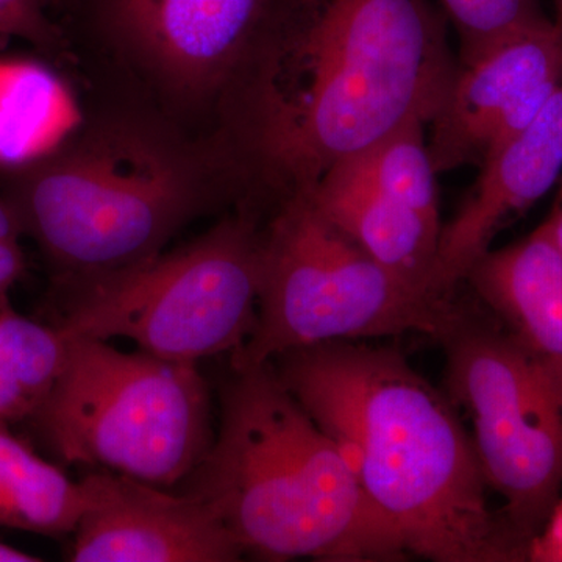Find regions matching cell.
<instances>
[{
    "mask_svg": "<svg viewBox=\"0 0 562 562\" xmlns=\"http://www.w3.org/2000/svg\"><path fill=\"white\" fill-rule=\"evenodd\" d=\"M243 65L247 147L279 205L403 125L430 124L460 69L428 0H280Z\"/></svg>",
    "mask_w": 562,
    "mask_h": 562,
    "instance_id": "obj_1",
    "label": "cell"
},
{
    "mask_svg": "<svg viewBox=\"0 0 562 562\" xmlns=\"http://www.w3.org/2000/svg\"><path fill=\"white\" fill-rule=\"evenodd\" d=\"M280 382L338 443L369 505L406 557L522 561L487 503L457 406L397 350L336 341L271 361Z\"/></svg>",
    "mask_w": 562,
    "mask_h": 562,
    "instance_id": "obj_2",
    "label": "cell"
},
{
    "mask_svg": "<svg viewBox=\"0 0 562 562\" xmlns=\"http://www.w3.org/2000/svg\"><path fill=\"white\" fill-rule=\"evenodd\" d=\"M184 492L210 503L262 561H402L406 554L339 449L271 362L233 369L220 430Z\"/></svg>",
    "mask_w": 562,
    "mask_h": 562,
    "instance_id": "obj_3",
    "label": "cell"
},
{
    "mask_svg": "<svg viewBox=\"0 0 562 562\" xmlns=\"http://www.w3.org/2000/svg\"><path fill=\"white\" fill-rule=\"evenodd\" d=\"M458 292V291H457ZM401 279L322 216L306 195L277 206L262 231L257 321L232 369L336 341L422 333L438 341L462 301Z\"/></svg>",
    "mask_w": 562,
    "mask_h": 562,
    "instance_id": "obj_4",
    "label": "cell"
},
{
    "mask_svg": "<svg viewBox=\"0 0 562 562\" xmlns=\"http://www.w3.org/2000/svg\"><path fill=\"white\" fill-rule=\"evenodd\" d=\"M66 338L61 375L31 417L52 452L151 486L187 480L214 441L198 364Z\"/></svg>",
    "mask_w": 562,
    "mask_h": 562,
    "instance_id": "obj_5",
    "label": "cell"
},
{
    "mask_svg": "<svg viewBox=\"0 0 562 562\" xmlns=\"http://www.w3.org/2000/svg\"><path fill=\"white\" fill-rule=\"evenodd\" d=\"M261 244L250 214L224 221L172 254L74 280L55 325L70 336L131 339L169 361L233 353L257 321Z\"/></svg>",
    "mask_w": 562,
    "mask_h": 562,
    "instance_id": "obj_6",
    "label": "cell"
},
{
    "mask_svg": "<svg viewBox=\"0 0 562 562\" xmlns=\"http://www.w3.org/2000/svg\"><path fill=\"white\" fill-rule=\"evenodd\" d=\"M13 172L5 199L22 233L72 280L149 260L195 206L173 161L131 138L63 146Z\"/></svg>",
    "mask_w": 562,
    "mask_h": 562,
    "instance_id": "obj_7",
    "label": "cell"
},
{
    "mask_svg": "<svg viewBox=\"0 0 562 562\" xmlns=\"http://www.w3.org/2000/svg\"><path fill=\"white\" fill-rule=\"evenodd\" d=\"M446 394L472 420L487 490L522 561L562 487V380L532 360L490 313L462 302L441 338Z\"/></svg>",
    "mask_w": 562,
    "mask_h": 562,
    "instance_id": "obj_8",
    "label": "cell"
},
{
    "mask_svg": "<svg viewBox=\"0 0 562 562\" xmlns=\"http://www.w3.org/2000/svg\"><path fill=\"white\" fill-rule=\"evenodd\" d=\"M562 85V35L553 21L517 33L460 66L430 124L436 172L476 166L530 125Z\"/></svg>",
    "mask_w": 562,
    "mask_h": 562,
    "instance_id": "obj_9",
    "label": "cell"
},
{
    "mask_svg": "<svg viewBox=\"0 0 562 562\" xmlns=\"http://www.w3.org/2000/svg\"><path fill=\"white\" fill-rule=\"evenodd\" d=\"M90 503L74 530V562H233L243 547L198 495L111 472L85 476Z\"/></svg>",
    "mask_w": 562,
    "mask_h": 562,
    "instance_id": "obj_10",
    "label": "cell"
},
{
    "mask_svg": "<svg viewBox=\"0 0 562 562\" xmlns=\"http://www.w3.org/2000/svg\"><path fill=\"white\" fill-rule=\"evenodd\" d=\"M280 0H103L105 20L179 87L199 90L238 69Z\"/></svg>",
    "mask_w": 562,
    "mask_h": 562,
    "instance_id": "obj_11",
    "label": "cell"
},
{
    "mask_svg": "<svg viewBox=\"0 0 562 562\" xmlns=\"http://www.w3.org/2000/svg\"><path fill=\"white\" fill-rule=\"evenodd\" d=\"M562 173V85L530 125L492 154L439 238L436 283L454 292L503 222L543 198Z\"/></svg>",
    "mask_w": 562,
    "mask_h": 562,
    "instance_id": "obj_12",
    "label": "cell"
},
{
    "mask_svg": "<svg viewBox=\"0 0 562 562\" xmlns=\"http://www.w3.org/2000/svg\"><path fill=\"white\" fill-rule=\"evenodd\" d=\"M464 283L532 360L562 380V254L542 225L486 251Z\"/></svg>",
    "mask_w": 562,
    "mask_h": 562,
    "instance_id": "obj_13",
    "label": "cell"
},
{
    "mask_svg": "<svg viewBox=\"0 0 562 562\" xmlns=\"http://www.w3.org/2000/svg\"><path fill=\"white\" fill-rule=\"evenodd\" d=\"M303 195L387 271L419 286L449 292L436 283L441 221L430 220L341 168H333Z\"/></svg>",
    "mask_w": 562,
    "mask_h": 562,
    "instance_id": "obj_14",
    "label": "cell"
},
{
    "mask_svg": "<svg viewBox=\"0 0 562 562\" xmlns=\"http://www.w3.org/2000/svg\"><path fill=\"white\" fill-rule=\"evenodd\" d=\"M79 124V105L54 70L0 58V169L16 171L49 157Z\"/></svg>",
    "mask_w": 562,
    "mask_h": 562,
    "instance_id": "obj_15",
    "label": "cell"
},
{
    "mask_svg": "<svg viewBox=\"0 0 562 562\" xmlns=\"http://www.w3.org/2000/svg\"><path fill=\"white\" fill-rule=\"evenodd\" d=\"M88 503L83 479L72 482L0 425V527L63 538L76 530Z\"/></svg>",
    "mask_w": 562,
    "mask_h": 562,
    "instance_id": "obj_16",
    "label": "cell"
},
{
    "mask_svg": "<svg viewBox=\"0 0 562 562\" xmlns=\"http://www.w3.org/2000/svg\"><path fill=\"white\" fill-rule=\"evenodd\" d=\"M425 127V122H409L335 168H341L430 220L441 221L436 187L438 172L432 166Z\"/></svg>",
    "mask_w": 562,
    "mask_h": 562,
    "instance_id": "obj_17",
    "label": "cell"
},
{
    "mask_svg": "<svg viewBox=\"0 0 562 562\" xmlns=\"http://www.w3.org/2000/svg\"><path fill=\"white\" fill-rule=\"evenodd\" d=\"M68 358V338L0 302V362L20 382L36 409L47 397Z\"/></svg>",
    "mask_w": 562,
    "mask_h": 562,
    "instance_id": "obj_18",
    "label": "cell"
},
{
    "mask_svg": "<svg viewBox=\"0 0 562 562\" xmlns=\"http://www.w3.org/2000/svg\"><path fill=\"white\" fill-rule=\"evenodd\" d=\"M460 40V66L472 65L517 33L549 24L539 0H441Z\"/></svg>",
    "mask_w": 562,
    "mask_h": 562,
    "instance_id": "obj_19",
    "label": "cell"
},
{
    "mask_svg": "<svg viewBox=\"0 0 562 562\" xmlns=\"http://www.w3.org/2000/svg\"><path fill=\"white\" fill-rule=\"evenodd\" d=\"M44 7V0H0V21L7 36H18L40 49H54L60 36Z\"/></svg>",
    "mask_w": 562,
    "mask_h": 562,
    "instance_id": "obj_20",
    "label": "cell"
},
{
    "mask_svg": "<svg viewBox=\"0 0 562 562\" xmlns=\"http://www.w3.org/2000/svg\"><path fill=\"white\" fill-rule=\"evenodd\" d=\"M35 412V402L0 362V420L9 425L11 422L31 419Z\"/></svg>",
    "mask_w": 562,
    "mask_h": 562,
    "instance_id": "obj_21",
    "label": "cell"
},
{
    "mask_svg": "<svg viewBox=\"0 0 562 562\" xmlns=\"http://www.w3.org/2000/svg\"><path fill=\"white\" fill-rule=\"evenodd\" d=\"M527 561L562 562V497L528 547Z\"/></svg>",
    "mask_w": 562,
    "mask_h": 562,
    "instance_id": "obj_22",
    "label": "cell"
},
{
    "mask_svg": "<svg viewBox=\"0 0 562 562\" xmlns=\"http://www.w3.org/2000/svg\"><path fill=\"white\" fill-rule=\"evenodd\" d=\"M24 271V255L20 243L0 241V302L9 301L7 295Z\"/></svg>",
    "mask_w": 562,
    "mask_h": 562,
    "instance_id": "obj_23",
    "label": "cell"
},
{
    "mask_svg": "<svg viewBox=\"0 0 562 562\" xmlns=\"http://www.w3.org/2000/svg\"><path fill=\"white\" fill-rule=\"evenodd\" d=\"M543 231L550 236L554 246L560 249L562 254V192L560 202H558L557 209H554L552 216L549 217L542 224Z\"/></svg>",
    "mask_w": 562,
    "mask_h": 562,
    "instance_id": "obj_24",
    "label": "cell"
},
{
    "mask_svg": "<svg viewBox=\"0 0 562 562\" xmlns=\"http://www.w3.org/2000/svg\"><path fill=\"white\" fill-rule=\"evenodd\" d=\"M41 558L35 554L22 552L20 549L0 541V562H38Z\"/></svg>",
    "mask_w": 562,
    "mask_h": 562,
    "instance_id": "obj_25",
    "label": "cell"
},
{
    "mask_svg": "<svg viewBox=\"0 0 562 562\" xmlns=\"http://www.w3.org/2000/svg\"><path fill=\"white\" fill-rule=\"evenodd\" d=\"M554 7H557V20H554V25H557L558 31L561 32L562 35V0H554Z\"/></svg>",
    "mask_w": 562,
    "mask_h": 562,
    "instance_id": "obj_26",
    "label": "cell"
},
{
    "mask_svg": "<svg viewBox=\"0 0 562 562\" xmlns=\"http://www.w3.org/2000/svg\"><path fill=\"white\" fill-rule=\"evenodd\" d=\"M0 36H7L5 29H3L2 21H0Z\"/></svg>",
    "mask_w": 562,
    "mask_h": 562,
    "instance_id": "obj_27",
    "label": "cell"
},
{
    "mask_svg": "<svg viewBox=\"0 0 562 562\" xmlns=\"http://www.w3.org/2000/svg\"><path fill=\"white\" fill-rule=\"evenodd\" d=\"M0 425H7L5 422L0 420Z\"/></svg>",
    "mask_w": 562,
    "mask_h": 562,
    "instance_id": "obj_28",
    "label": "cell"
},
{
    "mask_svg": "<svg viewBox=\"0 0 562 562\" xmlns=\"http://www.w3.org/2000/svg\"><path fill=\"white\" fill-rule=\"evenodd\" d=\"M46 2H47V0H44V3H46Z\"/></svg>",
    "mask_w": 562,
    "mask_h": 562,
    "instance_id": "obj_29",
    "label": "cell"
}]
</instances>
